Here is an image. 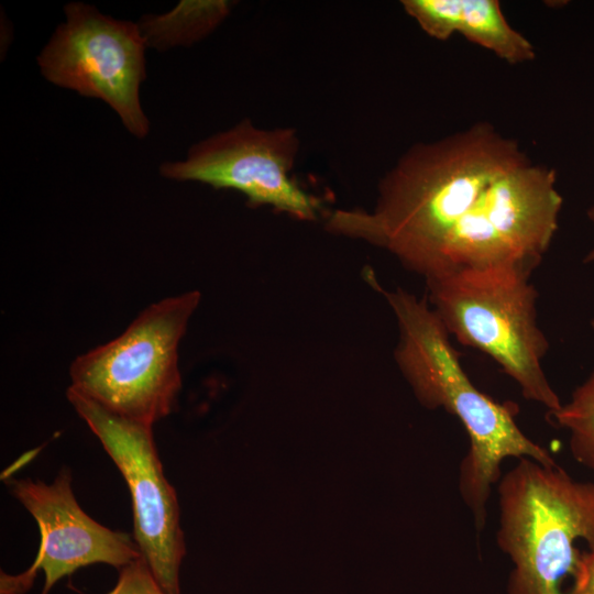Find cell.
<instances>
[{
	"label": "cell",
	"instance_id": "obj_16",
	"mask_svg": "<svg viewBox=\"0 0 594 594\" xmlns=\"http://www.w3.org/2000/svg\"><path fill=\"white\" fill-rule=\"evenodd\" d=\"M34 579L35 575L29 570L16 575L1 572L0 594H23L32 586Z\"/></svg>",
	"mask_w": 594,
	"mask_h": 594
},
{
	"label": "cell",
	"instance_id": "obj_15",
	"mask_svg": "<svg viewBox=\"0 0 594 594\" xmlns=\"http://www.w3.org/2000/svg\"><path fill=\"white\" fill-rule=\"evenodd\" d=\"M569 594H594V547L581 554Z\"/></svg>",
	"mask_w": 594,
	"mask_h": 594
},
{
	"label": "cell",
	"instance_id": "obj_17",
	"mask_svg": "<svg viewBox=\"0 0 594 594\" xmlns=\"http://www.w3.org/2000/svg\"><path fill=\"white\" fill-rule=\"evenodd\" d=\"M586 216L588 218V220L593 223L594 226V205L588 207L587 211H586ZM584 262L585 263H594V243H593V246L592 249L587 252V254L585 255L584 257Z\"/></svg>",
	"mask_w": 594,
	"mask_h": 594
},
{
	"label": "cell",
	"instance_id": "obj_3",
	"mask_svg": "<svg viewBox=\"0 0 594 594\" xmlns=\"http://www.w3.org/2000/svg\"><path fill=\"white\" fill-rule=\"evenodd\" d=\"M498 482L497 543L513 563L508 594H569L576 544L594 547V483L529 458Z\"/></svg>",
	"mask_w": 594,
	"mask_h": 594
},
{
	"label": "cell",
	"instance_id": "obj_14",
	"mask_svg": "<svg viewBox=\"0 0 594 594\" xmlns=\"http://www.w3.org/2000/svg\"><path fill=\"white\" fill-rule=\"evenodd\" d=\"M107 594H167L141 557L119 570L116 585Z\"/></svg>",
	"mask_w": 594,
	"mask_h": 594
},
{
	"label": "cell",
	"instance_id": "obj_18",
	"mask_svg": "<svg viewBox=\"0 0 594 594\" xmlns=\"http://www.w3.org/2000/svg\"><path fill=\"white\" fill-rule=\"evenodd\" d=\"M592 329L594 330V318L591 321Z\"/></svg>",
	"mask_w": 594,
	"mask_h": 594
},
{
	"label": "cell",
	"instance_id": "obj_8",
	"mask_svg": "<svg viewBox=\"0 0 594 594\" xmlns=\"http://www.w3.org/2000/svg\"><path fill=\"white\" fill-rule=\"evenodd\" d=\"M66 397L127 482L142 558L167 594H180L186 554L180 510L158 458L153 426L118 416L69 387Z\"/></svg>",
	"mask_w": 594,
	"mask_h": 594
},
{
	"label": "cell",
	"instance_id": "obj_10",
	"mask_svg": "<svg viewBox=\"0 0 594 594\" xmlns=\"http://www.w3.org/2000/svg\"><path fill=\"white\" fill-rule=\"evenodd\" d=\"M8 485L40 529V549L28 570L34 575L43 571L42 594H48L59 580L82 566L105 563L120 570L142 557L129 535L100 525L84 512L73 493L67 468L51 484L23 479Z\"/></svg>",
	"mask_w": 594,
	"mask_h": 594
},
{
	"label": "cell",
	"instance_id": "obj_13",
	"mask_svg": "<svg viewBox=\"0 0 594 594\" xmlns=\"http://www.w3.org/2000/svg\"><path fill=\"white\" fill-rule=\"evenodd\" d=\"M551 416L568 431L574 458L594 474V370Z\"/></svg>",
	"mask_w": 594,
	"mask_h": 594
},
{
	"label": "cell",
	"instance_id": "obj_2",
	"mask_svg": "<svg viewBox=\"0 0 594 594\" xmlns=\"http://www.w3.org/2000/svg\"><path fill=\"white\" fill-rule=\"evenodd\" d=\"M367 282L386 299L398 326L394 358L416 398L429 409L443 408L463 425L470 448L460 469L459 487L477 530L485 526L491 486L508 458H529L546 465L554 459L529 439L515 420L516 408L479 391L464 372L450 334L426 299L403 289Z\"/></svg>",
	"mask_w": 594,
	"mask_h": 594
},
{
	"label": "cell",
	"instance_id": "obj_1",
	"mask_svg": "<svg viewBox=\"0 0 594 594\" xmlns=\"http://www.w3.org/2000/svg\"><path fill=\"white\" fill-rule=\"evenodd\" d=\"M528 161L515 139L476 122L410 146L381 179L372 209L328 212L324 229L384 249L427 279L454 226L494 180Z\"/></svg>",
	"mask_w": 594,
	"mask_h": 594
},
{
	"label": "cell",
	"instance_id": "obj_9",
	"mask_svg": "<svg viewBox=\"0 0 594 594\" xmlns=\"http://www.w3.org/2000/svg\"><path fill=\"white\" fill-rule=\"evenodd\" d=\"M299 150L294 128L255 127L250 119L190 147L186 160L166 162L162 176L243 194L252 207L271 206L296 219L317 220L320 200L290 177Z\"/></svg>",
	"mask_w": 594,
	"mask_h": 594
},
{
	"label": "cell",
	"instance_id": "obj_12",
	"mask_svg": "<svg viewBox=\"0 0 594 594\" xmlns=\"http://www.w3.org/2000/svg\"><path fill=\"white\" fill-rule=\"evenodd\" d=\"M230 8L228 1H180L165 14L143 15L138 25L146 46L165 51L201 40L221 23Z\"/></svg>",
	"mask_w": 594,
	"mask_h": 594
},
{
	"label": "cell",
	"instance_id": "obj_11",
	"mask_svg": "<svg viewBox=\"0 0 594 594\" xmlns=\"http://www.w3.org/2000/svg\"><path fill=\"white\" fill-rule=\"evenodd\" d=\"M402 6L436 40L458 33L512 65L536 58L534 45L509 24L497 0H403Z\"/></svg>",
	"mask_w": 594,
	"mask_h": 594
},
{
	"label": "cell",
	"instance_id": "obj_4",
	"mask_svg": "<svg viewBox=\"0 0 594 594\" xmlns=\"http://www.w3.org/2000/svg\"><path fill=\"white\" fill-rule=\"evenodd\" d=\"M531 272L516 266L459 268L426 279L429 302L450 336L490 355L526 399L549 413L562 403L542 367L549 349L538 324Z\"/></svg>",
	"mask_w": 594,
	"mask_h": 594
},
{
	"label": "cell",
	"instance_id": "obj_7",
	"mask_svg": "<svg viewBox=\"0 0 594 594\" xmlns=\"http://www.w3.org/2000/svg\"><path fill=\"white\" fill-rule=\"evenodd\" d=\"M58 25L37 57L42 75L52 84L108 103L136 138L148 134L150 123L140 102L146 78L147 47L138 23L100 13L94 6H65Z\"/></svg>",
	"mask_w": 594,
	"mask_h": 594
},
{
	"label": "cell",
	"instance_id": "obj_6",
	"mask_svg": "<svg viewBox=\"0 0 594 594\" xmlns=\"http://www.w3.org/2000/svg\"><path fill=\"white\" fill-rule=\"evenodd\" d=\"M562 204L553 168L528 161L506 172L451 230L431 277L490 266L532 272L551 245Z\"/></svg>",
	"mask_w": 594,
	"mask_h": 594
},
{
	"label": "cell",
	"instance_id": "obj_5",
	"mask_svg": "<svg viewBox=\"0 0 594 594\" xmlns=\"http://www.w3.org/2000/svg\"><path fill=\"white\" fill-rule=\"evenodd\" d=\"M200 299L190 290L147 306L119 337L73 361L69 388L142 424L168 416L182 388L178 346Z\"/></svg>",
	"mask_w": 594,
	"mask_h": 594
}]
</instances>
